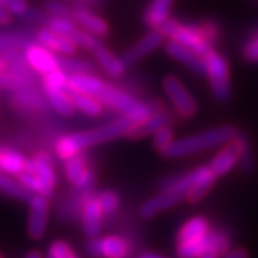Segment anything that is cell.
<instances>
[{
  "label": "cell",
  "mask_w": 258,
  "mask_h": 258,
  "mask_svg": "<svg viewBox=\"0 0 258 258\" xmlns=\"http://www.w3.org/2000/svg\"><path fill=\"white\" fill-rule=\"evenodd\" d=\"M68 91L92 95L98 98L105 106L116 111L120 113V116L128 118L134 123L144 122L152 113V108L149 103L141 102L131 93L113 86L112 83L105 82L103 79L89 72L69 75Z\"/></svg>",
  "instance_id": "1"
},
{
  "label": "cell",
  "mask_w": 258,
  "mask_h": 258,
  "mask_svg": "<svg viewBox=\"0 0 258 258\" xmlns=\"http://www.w3.org/2000/svg\"><path fill=\"white\" fill-rule=\"evenodd\" d=\"M132 125H134L132 120L125 116H120L119 119L111 120L96 128L63 135L57 139V142L55 144L56 157L62 161H66L74 155L83 154L85 151L96 145L118 139L120 137H126Z\"/></svg>",
  "instance_id": "2"
},
{
  "label": "cell",
  "mask_w": 258,
  "mask_h": 258,
  "mask_svg": "<svg viewBox=\"0 0 258 258\" xmlns=\"http://www.w3.org/2000/svg\"><path fill=\"white\" fill-rule=\"evenodd\" d=\"M238 134V129L234 125H220L211 129H207L198 134L186 135L182 138L175 139L172 145L162 154V157L168 159H176L200 154L204 151H210L214 148L222 147L231 138Z\"/></svg>",
  "instance_id": "3"
},
{
  "label": "cell",
  "mask_w": 258,
  "mask_h": 258,
  "mask_svg": "<svg viewBox=\"0 0 258 258\" xmlns=\"http://www.w3.org/2000/svg\"><path fill=\"white\" fill-rule=\"evenodd\" d=\"M205 75L211 86V92L218 102H227L231 98L230 63L225 56L211 47L203 55Z\"/></svg>",
  "instance_id": "4"
},
{
  "label": "cell",
  "mask_w": 258,
  "mask_h": 258,
  "mask_svg": "<svg viewBox=\"0 0 258 258\" xmlns=\"http://www.w3.org/2000/svg\"><path fill=\"white\" fill-rule=\"evenodd\" d=\"M159 30L165 35L166 39L175 40L178 43L192 49L194 52L200 53L201 56L214 47L211 42L203 35L201 29L198 28V23L188 25V23H181L174 18H169L159 28Z\"/></svg>",
  "instance_id": "5"
},
{
  "label": "cell",
  "mask_w": 258,
  "mask_h": 258,
  "mask_svg": "<svg viewBox=\"0 0 258 258\" xmlns=\"http://www.w3.org/2000/svg\"><path fill=\"white\" fill-rule=\"evenodd\" d=\"M162 88L166 98L174 106V111L181 119H191L197 113V108H198L197 101L178 76L166 75L162 79Z\"/></svg>",
  "instance_id": "6"
},
{
  "label": "cell",
  "mask_w": 258,
  "mask_h": 258,
  "mask_svg": "<svg viewBox=\"0 0 258 258\" xmlns=\"http://www.w3.org/2000/svg\"><path fill=\"white\" fill-rule=\"evenodd\" d=\"M247 151H248V141L238 132L234 138H231L227 144L222 145L208 166L211 168V171L217 175V178H221L238 165L241 158L245 155Z\"/></svg>",
  "instance_id": "7"
},
{
  "label": "cell",
  "mask_w": 258,
  "mask_h": 258,
  "mask_svg": "<svg viewBox=\"0 0 258 258\" xmlns=\"http://www.w3.org/2000/svg\"><path fill=\"white\" fill-rule=\"evenodd\" d=\"M28 235L30 240L39 241L45 237L49 225V214H50V201L49 197L32 194L28 201Z\"/></svg>",
  "instance_id": "8"
},
{
  "label": "cell",
  "mask_w": 258,
  "mask_h": 258,
  "mask_svg": "<svg viewBox=\"0 0 258 258\" xmlns=\"http://www.w3.org/2000/svg\"><path fill=\"white\" fill-rule=\"evenodd\" d=\"M63 172L69 184L81 192H89L95 181V172L83 154H78L63 161Z\"/></svg>",
  "instance_id": "9"
},
{
  "label": "cell",
  "mask_w": 258,
  "mask_h": 258,
  "mask_svg": "<svg viewBox=\"0 0 258 258\" xmlns=\"http://www.w3.org/2000/svg\"><path fill=\"white\" fill-rule=\"evenodd\" d=\"M103 218L105 214L96 195L85 192L81 203V224H82L83 234L91 240L99 237L103 228Z\"/></svg>",
  "instance_id": "10"
},
{
  "label": "cell",
  "mask_w": 258,
  "mask_h": 258,
  "mask_svg": "<svg viewBox=\"0 0 258 258\" xmlns=\"http://www.w3.org/2000/svg\"><path fill=\"white\" fill-rule=\"evenodd\" d=\"M86 252L95 258H126L128 244L119 235H99L86 244Z\"/></svg>",
  "instance_id": "11"
},
{
  "label": "cell",
  "mask_w": 258,
  "mask_h": 258,
  "mask_svg": "<svg viewBox=\"0 0 258 258\" xmlns=\"http://www.w3.org/2000/svg\"><path fill=\"white\" fill-rule=\"evenodd\" d=\"M23 56L32 71L42 76L59 68L57 55L37 42H29L23 49Z\"/></svg>",
  "instance_id": "12"
},
{
  "label": "cell",
  "mask_w": 258,
  "mask_h": 258,
  "mask_svg": "<svg viewBox=\"0 0 258 258\" xmlns=\"http://www.w3.org/2000/svg\"><path fill=\"white\" fill-rule=\"evenodd\" d=\"M165 35L159 30V29H151L149 32H147L144 36H141L129 47L128 50L123 53L122 59L125 60L126 64H134L142 60L144 57H147L148 55L154 53L158 47H161L165 43Z\"/></svg>",
  "instance_id": "13"
},
{
  "label": "cell",
  "mask_w": 258,
  "mask_h": 258,
  "mask_svg": "<svg viewBox=\"0 0 258 258\" xmlns=\"http://www.w3.org/2000/svg\"><path fill=\"white\" fill-rule=\"evenodd\" d=\"M185 200L182 194L176 192L172 188L165 186L162 191H159L151 198H148L145 203L141 204L139 207V215L145 220H151L157 217L158 214L166 211L178 204H181Z\"/></svg>",
  "instance_id": "14"
},
{
  "label": "cell",
  "mask_w": 258,
  "mask_h": 258,
  "mask_svg": "<svg viewBox=\"0 0 258 258\" xmlns=\"http://www.w3.org/2000/svg\"><path fill=\"white\" fill-rule=\"evenodd\" d=\"M25 171H30L40 179L46 189L47 197L50 198L55 194L56 186H57V175H56L55 166L52 157L47 152H37L33 158H29L28 166Z\"/></svg>",
  "instance_id": "15"
},
{
  "label": "cell",
  "mask_w": 258,
  "mask_h": 258,
  "mask_svg": "<svg viewBox=\"0 0 258 258\" xmlns=\"http://www.w3.org/2000/svg\"><path fill=\"white\" fill-rule=\"evenodd\" d=\"M172 119H174L172 112H169L165 108L161 109V106L159 108H154L152 113L144 122L132 125V128L129 129L126 137L129 139L145 138V137H149V135L155 134L159 128H162L165 125H171Z\"/></svg>",
  "instance_id": "16"
},
{
  "label": "cell",
  "mask_w": 258,
  "mask_h": 258,
  "mask_svg": "<svg viewBox=\"0 0 258 258\" xmlns=\"http://www.w3.org/2000/svg\"><path fill=\"white\" fill-rule=\"evenodd\" d=\"M72 20L83 30L96 37H106L111 32L108 22L86 6L72 8Z\"/></svg>",
  "instance_id": "17"
},
{
  "label": "cell",
  "mask_w": 258,
  "mask_h": 258,
  "mask_svg": "<svg viewBox=\"0 0 258 258\" xmlns=\"http://www.w3.org/2000/svg\"><path fill=\"white\" fill-rule=\"evenodd\" d=\"M35 39L37 43L43 45L56 55L74 56L78 52V46L74 40H71L69 37L62 36V35H57L47 26L37 29L35 33Z\"/></svg>",
  "instance_id": "18"
},
{
  "label": "cell",
  "mask_w": 258,
  "mask_h": 258,
  "mask_svg": "<svg viewBox=\"0 0 258 258\" xmlns=\"http://www.w3.org/2000/svg\"><path fill=\"white\" fill-rule=\"evenodd\" d=\"M166 55L171 56L172 59H175L176 62L185 64L188 69H191L194 74L205 75V68H204L203 56L197 52H194L192 49L184 46L181 43H178L175 40H169L165 43Z\"/></svg>",
  "instance_id": "19"
},
{
  "label": "cell",
  "mask_w": 258,
  "mask_h": 258,
  "mask_svg": "<svg viewBox=\"0 0 258 258\" xmlns=\"http://www.w3.org/2000/svg\"><path fill=\"white\" fill-rule=\"evenodd\" d=\"M92 53L96 63L99 64L102 71L111 78H120L125 75L126 69H128V64L125 63L122 56L119 57L115 53H112L111 49H108L103 43L96 47Z\"/></svg>",
  "instance_id": "20"
},
{
  "label": "cell",
  "mask_w": 258,
  "mask_h": 258,
  "mask_svg": "<svg viewBox=\"0 0 258 258\" xmlns=\"http://www.w3.org/2000/svg\"><path fill=\"white\" fill-rule=\"evenodd\" d=\"M174 0H149L144 12V25L148 29H159L171 18Z\"/></svg>",
  "instance_id": "21"
},
{
  "label": "cell",
  "mask_w": 258,
  "mask_h": 258,
  "mask_svg": "<svg viewBox=\"0 0 258 258\" xmlns=\"http://www.w3.org/2000/svg\"><path fill=\"white\" fill-rule=\"evenodd\" d=\"M29 158L15 148L0 147V172L19 176L28 166Z\"/></svg>",
  "instance_id": "22"
},
{
  "label": "cell",
  "mask_w": 258,
  "mask_h": 258,
  "mask_svg": "<svg viewBox=\"0 0 258 258\" xmlns=\"http://www.w3.org/2000/svg\"><path fill=\"white\" fill-rule=\"evenodd\" d=\"M12 102L15 106H18L20 109L33 112H45L49 108V102L46 96H42L40 93H37L33 86L32 88H25L19 92H15L12 95Z\"/></svg>",
  "instance_id": "23"
},
{
  "label": "cell",
  "mask_w": 258,
  "mask_h": 258,
  "mask_svg": "<svg viewBox=\"0 0 258 258\" xmlns=\"http://www.w3.org/2000/svg\"><path fill=\"white\" fill-rule=\"evenodd\" d=\"M210 221L205 217L197 215L182 224V227L178 231V242L203 240L210 234Z\"/></svg>",
  "instance_id": "24"
},
{
  "label": "cell",
  "mask_w": 258,
  "mask_h": 258,
  "mask_svg": "<svg viewBox=\"0 0 258 258\" xmlns=\"http://www.w3.org/2000/svg\"><path fill=\"white\" fill-rule=\"evenodd\" d=\"M43 95L46 96L49 106L55 112H57L59 115L66 116V118L74 116L76 112V106H75L74 101L68 91L43 86Z\"/></svg>",
  "instance_id": "25"
},
{
  "label": "cell",
  "mask_w": 258,
  "mask_h": 258,
  "mask_svg": "<svg viewBox=\"0 0 258 258\" xmlns=\"http://www.w3.org/2000/svg\"><path fill=\"white\" fill-rule=\"evenodd\" d=\"M217 181V175L211 171V168L208 165L200 166V175L197 178V181L194 182L191 189L186 194V201L191 204L200 203L207 194L211 191V188Z\"/></svg>",
  "instance_id": "26"
},
{
  "label": "cell",
  "mask_w": 258,
  "mask_h": 258,
  "mask_svg": "<svg viewBox=\"0 0 258 258\" xmlns=\"http://www.w3.org/2000/svg\"><path fill=\"white\" fill-rule=\"evenodd\" d=\"M68 92L74 101L76 111H81L82 113L88 115V116H92V118L101 116L105 111V105L92 95L74 92V91H68Z\"/></svg>",
  "instance_id": "27"
},
{
  "label": "cell",
  "mask_w": 258,
  "mask_h": 258,
  "mask_svg": "<svg viewBox=\"0 0 258 258\" xmlns=\"http://www.w3.org/2000/svg\"><path fill=\"white\" fill-rule=\"evenodd\" d=\"M0 192L8 195L10 198H15L18 201H25V203H28L32 197V194L20 184L18 176L15 178L3 172H0Z\"/></svg>",
  "instance_id": "28"
},
{
  "label": "cell",
  "mask_w": 258,
  "mask_h": 258,
  "mask_svg": "<svg viewBox=\"0 0 258 258\" xmlns=\"http://www.w3.org/2000/svg\"><path fill=\"white\" fill-rule=\"evenodd\" d=\"M29 42H30L29 37L25 36V35L0 30V55L8 53V52L23 50Z\"/></svg>",
  "instance_id": "29"
},
{
  "label": "cell",
  "mask_w": 258,
  "mask_h": 258,
  "mask_svg": "<svg viewBox=\"0 0 258 258\" xmlns=\"http://www.w3.org/2000/svg\"><path fill=\"white\" fill-rule=\"evenodd\" d=\"M211 232V231H210ZM210 245V234L198 241H189V242H178L176 247V255L179 258H198Z\"/></svg>",
  "instance_id": "30"
},
{
  "label": "cell",
  "mask_w": 258,
  "mask_h": 258,
  "mask_svg": "<svg viewBox=\"0 0 258 258\" xmlns=\"http://www.w3.org/2000/svg\"><path fill=\"white\" fill-rule=\"evenodd\" d=\"M47 28L50 29L52 32H55L57 35H62V36L71 37L74 36V33L79 29V26L75 23L72 19L68 18H55V16H49L46 20ZM72 40V39H71Z\"/></svg>",
  "instance_id": "31"
},
{
  "label": "cell",
  "mask_w": 258,
  "mask_h": 258,
  "mask_svg": "<svg viewBox=\"0 0 258 258\" xmlns=\"http://www.w3.org/2000/svg\"><path fill=\"white\" fill-rule=\"evenodd\" d=\"M25 88H32V85H29L22 76L18 74L12 72L9 69H6L5 72L0 74V89L2 91H8V92H19Z\"/></svg>",
  "instance_id": "32"
},
{
  "label": "cell",
  "mask_w": 258,
  "mask_h": 258,
  "mask_svg": "<svg viewBox=\"0 0 258 258\" xmlns=\"http://www.w3.org/2000/svg\"><path fill=\"white\" fill-rule=\"evenodd\" d=\"M174 141H175V132L171 128V125H165L158 129L155 134H152V147L161 155L172 145Z\"/></svg>",
  "instance_id": "33"
},
{
  "label": "cell",
  "mask_w": 258,
  "mask_h": 258,
  "mask_svg": "<svg viewBox=\"0 0 258 258\" xmlns=\"http://www.w3.org/2000/svg\"><path fill=\"white\" fill-rule=\"evenodd\" d=\"M59 68L63 69L68 74H78V72H92L93 66L86 60H78V59H69V56L57 55Z\"/></svg>",
  "instance_id": "34"
},
{
  "label": "cell",
  "mask_w": 258,
  "mask_h": 258,
  "mask_svg": "<svg viewBox=\"0 0 258 258\" xmlns=\"http://www.w3.org/2000/svg\"><path fill=\"white\" fill-rule=\"evenodd\" d=\"M96 198H98V201L101 204L102 211L105 214V217H106V215H112V214H115V212L118 211L120 204V198L119 195L115 192V191L105 189V191H102V192L98 194Z\"/></svg>",
  "instance_id": "35"
},
{
  "label": "cell",
  "mask_w": 258,
  "mask_h": 258,
  "mask_svg": "<svg viewBox=\"0 0 258 258\" xmlns=\"http://www.w3.org/2000/svg\"><path fill=\"white\" fill-rule=\"evenodd\" d=\"M68 82H69V74L64 72L60 68H57L43 76V86H46V88L68 91Z\"/></svg>",
  "instance_id": "36"
},
{
  "label": "cell",
  "mask_w": 258,
  "mask_h": 258,
  "mask_svg": "<svg viewBox=\"0 0 258 258\" xmlns=\"http://www.w3.org/2000/svg\"><path fill=\"white\" fill-rule=\"evenodd\" d=\"M18 179L20 181V184L23 185L30 194H37V195H45V197H47L45 186H43V184L40 182V179H39L33 172H30V171H23V172L18 176Z\"/></svg>",
  "instance_id": "37"
},
{
  "label": "cell",
  "mask_w": 258,
  "mask_h": 258,
  "mask_svg": "<svg viewBox=\"0 0 258 258\" xmlns=\"http://www.w3.org/2000/svg\"><path fill=\"white\" fill-rule=\"evenodd\" d=\"M43 9H45V13L49 15V16L72 19V8L62 5V3H59L56 0H46L43 3Z\"/></svg>",
  "instance_id": "38"
},
{
  "label": "cell",
  "mask_w": 258,
  "mask_h": 258,
  "mask_svg": "<svg viewBox=\"0 0 258 258\" xmlns=\"http://www.w3.org/2000/svg\"><path fill=\"white\" fill-rule=\"evenodd\" d=\"M242 57L248 63H258V30L244 43Z\"/></svg>",
  "instance_id": "39"
},
{
  "label": "cell",
  "mask_w": 258,
  "mask_h": 258,
  "mask_svg": "<svg viewBox=\"0 0 258 258\" xmlns=\"http://www.w3.org/2000/svg\"><path fill=\"white\" fill-rule=\"evenodd\" d=\"M0 5H3L13 16L18 18H22L29 9L28 0H0Z\"/></svg>",
  "instance_id": "40"
},
{
  "label": "cell",
  "mask_w": 258,
  "mask_h": 258,
  "mask_svg": "<svg viewBox=\"0 0 258 258\" xmlns=\"http://www.w3.org/2000/svg\"><path fill=\"white\" fill-rule=\"evenodd\" d=\"M12 20H13V15L3 5H0V26H9Z\"/></svg>",
  "instance_id": "41"
},
{
  "label": "cell",
  "mask_w": 258,
  "mask_h": 258,
  "mask_svg": "<svg viewBox=\"0 0 258 258\" xmlns=\"http://www.w3.org/2000/svg\"><path fill=\"white\" fill-rule=\"evenodd\" d=\"M248 251L245 248L232 249L230 252H225L221 258H248Z\"/></svg>",
  "instance_id": "42"
},
{
  "label": "cell",
  "mask_w": 258,
  "mask_h": 258,
  "mask_svg": "<svg viewBox=\"0 0 258 258\" xmlns=\"http://www.w3.org/2000/svg\"><path fill=\"white\" fill-rule=\"evenodd\" d=\"M25 258H45V255H43L39 249H30Z\"/></svg>",
  "instance_id": "43"
},
{
  "label": "cell",
  "mask_w": 258,
  "mask_h": 258,
  "mask_svg": "<svg viewBox=\"0 0 258 258\" xmlns=\"http://www.w3.org/2000/svg\"><path fill=\"white\" fill-rule=\"evenodd\" d=\"M138 258H164V257L158 255V254H155V252H151V251H145V252H142Z\"/></svg>",
  "instance_id": "44"
},
{
  "label": "cell",
  "mask_w": 258,
  "mask_h": 258,
  "mask_svg": "<svg viewBox=\"0 0 258 258\" xmlns=\"http://www.w3.org/2000/svg\"><path fill=\"white\" fill-rule=\"evenodd\" d=\"M6 69H8V62H6V59L3 56L0 55V74L5 72Z\"/></svg>",
  "instance_id": "45"
},
{
  "label": "cell",
  "mask_w": 258,
  "mask_h": 258,
  "mask_svg": "<svg viewBox=\"0 0 258 258\" xmlns=\"http://www.w3.org/2000/svg\"><path fill=\"white\" fill-rule=\"evenodd\" d=\"M83 2H91V0H83Z\"/></svg>",
  "instance_id": "46"
},
{
  "label": "cell",
  "mask_w": 258,
  "mask_h": 258,
  "mask_svg": "<svg viewBox=\"0 0 258 258\" xmlns=\"http://www.w3.org/2000/svg\"><path fill=\"white\" fill-rule=\"evenodd\" d=\"M0 258H3V255H2V254H0Z\"/></svg>",
  "instance_id": "47"
}]
</instances>
